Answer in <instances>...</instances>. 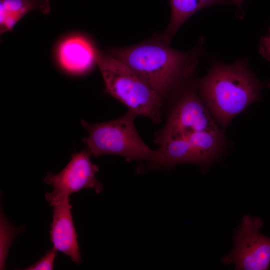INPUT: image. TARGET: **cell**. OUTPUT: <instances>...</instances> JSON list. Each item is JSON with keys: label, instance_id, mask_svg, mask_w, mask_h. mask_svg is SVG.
<instances>
[{"label": "cell", "instance_id": "cell-2", "mask_svg": "<svg viewBox=\"0 0 270 270\" xmlns=\"http://www.w3.org/2000/svg\"><path fill=\"white\" fill-rule=\"evenodd\" d=\"M196 84L200 96L222 128L260 99L264 87L244 59L230 64H214Z\"/></svg>", "mask_w": 270, "mask_h": 270}, {"label": "cell", "instance_id": "cell-7", "mask_svg": "<svg viewBox=\"0 0 270 270\" xmlns=\"http://www.w3.org/2000/svg\"><path fill=\"white\" fill-rule=\"evenodd\" d=\"M90 153L84 150L72 154L66 166L58 174L48 172L44 181L52 187L46 194L51 206L55 202L84 188H91L96 193L103 190V185L96 178L99 166L92 162Z\"/></svg>", "mask_w": 270, "mask_h": 270}, {"label": "cell", "instance_id": "cell-12", "mask_svg": "<svg viewBox=\"0 0 270 270\" xmlns=\"http://www.w3.org/2000/svg\"><path fill=\"white\" fill-rule=\"evenodd\" d=\"M2 6L7 12L22 18L33 10H38L44 14L50 10V0H0Z\"/></svg>", "mask_w": 270, "mask_h": 270}, {"label": "cell", "instance_id": "cell-11", "mask_svg": "<svg viewBox=\"0 0 270 270\" xmlns=\"http://www.w3.org/2000/svg\"><path fill=\"white\" fill-rule=\"evenodd\" d=\"M230 2V0H170V20L166 29L159 38L168 45L179 28L197 12L208 6Z\"/></svg>", "mask_w": 270, "mask_h": 270}, {"label": "cell", "instance_id": "cell-15", "mask_svg": "<svg viewBox=\"0 0 270 270\" xmlns=\"http://www.w3.org/2000/svg\"><path fill=\"white\" fill-rule=\"evenodd\" d=\"M232 3L236 4L238 6H240L243 0H230Z\"/></svg>", "mask_w": 270, "mask_h": 270}, {"label": "cell", "instance_id": "cell-9", "mask_svg": "<svg viewBox=\"0 0 270 270\" xmlns=\"http://www.w3.org/2000/svg\"><path fill=\"white\" fill-rule=\"evenodd\" d=\"M96 50L84 38L70 37L59 45L58 61L66 71L75 74L82 73L96 63Z\"/></svg>", "mask_w": 270, "mask_h": 270}, {"label": "cell", "instance_id": "cell-5", "mask_svg": "<svg viewBox=\"0 0 270 270\" xmlns=\"http://www.w3.org/2000/svg\"><path fill=\"white\" fill-rule=\"evenodd\" d=\"M263 225L260 217L244 215L234 232V248L222 258V263L234 264L236 270H268L270 237L260 232Z\"/></svg>", "mask_w": 270, "mask_h": 270}, {"label": "cell", "instance_id": "cell-4", "mask_svg": "<svg viewBox=\"0 0 270 270\" xmlns=\"http://www.w3.org/2000/svg\"><path fill=\"white\" fill-rule=\"evenodd\" d=\"M96 62L108 94L137 116L160 121L163 98L144 80L109 53L97 50Z\"/></svg>", "mask_w": 270, "mask_h": 270}, {"label": "cell", "instance_id": "cell-1", "mask_svg": "<svg viewBox=\"0 0 270 270\" xmlns=\"http://www.w3.org/2000/svg\"><path fill=\"white\" fill-rule=\"evenodd\" d=\"M200 43L189 52L170 48L160 38L114 49L109 54L144 80L162 98L178 88L194 69Z\"/></svg>", "mask_w": 270, "mask_h": 270}, {"label": "cell", "instance_id": "cell-6", "mask_svg": "<svg viewBox=\"0 0 270 270\" xmlns=\"http://www.w3.org/2000/svg\"><path fill=\"white\" fill-rule=\"evenodd\" d=\"M219 127L198 90L196 84L186 88L172 108L156 142L186 136Z\"/></svg>", "mask_w": 270, "mask_h": 270}, {"label": "cell", "instance_id": "cell-3", "mask_svg": "<svg viewBox=\"0 0 270 270\" xmlns=\"http://www.w3.org/2000/svg\"><path fill=\"white\" fill-rule=\"evenodd\" d=\"M136 116L128 110L121 117L110 121L92 124L82 120L81 124L88 132V136L82 139L86 150L94 157L114 154L130 161L154 164L160 154L150 149L138 133L134 123Z\"/></svg>", "mask_w": 270, "mask_h": 270}, {"label": "cell", "instance_id": "cell-14", "mask_svg": "<svg viewBox=\"0 0 270 270\" xmlns=\"http://www.w3.org/2000/svg\"><path fill=\"white\" fill-rule=\"evenodd\" d=\"M259 51L264 58L270 60V31L268 34L261 38L260 42Z\"/></svg>", "mask_w": 270, "mask_h": 270}, {"label": "cell", "instance_id": "cell-13", "mask_svg": "<svg viewBox=\"0 0 270 270\" xmlns=\"http://www.w3.org/2000/svg\"><path fill=\"white\" fill-rule=\"evenodd\" d=\"M57 250L52 247L34 264L24 268L26 270H52L54 268Z\"/></svg>", "mask_w": 270, "mask_h": 270}, {"label": "cell", "instance_id": "cell-8", "mask_svg": "<svg viewBox=\"0 0 270 270\" xmlns=\"http://www.w3.org/2000/svg\"><path fill=\"white\" fill-rule=\"evenodd\" d=\"M51 206L52 207V220L50 236L53 247L68 256L72 262L80 263L78 234L73 222L72 205L70 202V198H64Z\"/></svg>", "mask_w": 270, "mask_h": 270}, {"label": "cell", "instance_id": "cell-10", "mask_svg": "<svg viewBox=\"0 0 270 270\" xmlns=\"http://www.w3.org/2000/svg\"><path fill=\"white\" fill-rule=\"evenodd\" d=\"M160 154L159 160L149 166V168L174 166L189 163L204 166L203 160L194 146L186 138H170L158 143Z\"/></svg>", "mask_w": 270, "mask_h": 270}]
</instances>
